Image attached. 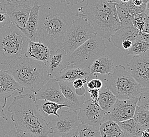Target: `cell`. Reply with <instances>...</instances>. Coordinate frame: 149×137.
Here are the masks:
<instances>
[{"instance_id": "obj_16", "label": "cell", "mask_w": 149, "mask_h": 137, "mask_svg": "<svg viewBox=\"0 0 149 137\" xmlns=\"http://www.w3.org/2000/svg\"><path fill=\"white\" fill-rule=\"evenodd\" d=\"M50 78H54L69 66L67 52L63 49L50 50L49 59L45 63Z\"/></svg>"}, {"instance_id": "obj_40", "label": "cell", "mask_w": 149, "mask_h": 137, "mask_svg": "<svg viewBox=\"0 0 149 137\" xmlns=\"http://www.w3.org/2000/svg\"><path fill=\"white\" fill-rule=\"evenodd\" d=\"M142 137H149V128L144 130L142 134Z\"/></svg>"}, {"instance_id": "obj_20", "label": "cell", "mask_w": 149, "mask_h": 137, "mask_svg": "<svg viewBox=\"0 0 149 137\" xmlns=\"http://www.w3.org/2000/svg\"><path fill=\"white\" fill-rule=\"evenodd\" d=\"M50 50L45 44L30 40L25 56L45 63L49 59Z\"/></svg>"}, {"instance_id": "obj_44", "label": "cell", "mask_w": 149, "mask_h": 137, "mask_svg": "<svg viewBox=\"0 0 149 137\" xmlns=\"http://www.w3.org/2000/svg\"><path fill=\"white\" fill-rule=\"evenodd\" d=\"M145 55H146V56L148 57H149V50L148 51L146 52V53Z\"/></svg>"}, {"instance_id": "obj_12", "label": "cell", "mask_w": 149, "mask_h": 137, "mask_svg": "<svg viewBox=\"0 0 149 137\" xmlns=\"http://www.w3.org/2000/svg\"><path fill=\"white\" fill-rule=\"evenodd\" d=\"M78 113L80 122L100 127L104 121L106 112L92 99L86 100L79 109Z\"/></svg>"}, {"instance_id": "obj_37", "label": "cell", "mask_w": 149, "mask_h": 137, "mask_svg": "<svg viewBox=\"0 0 149 137\" xmlns=\"http://www.w3.org/2000/svg\"><path fill=\"white\" fill-rule=\"evenodd\" d=\"M94 83L95 88V89H97L100 90V89L103 87L104 86V83L103 81L100 79H98L97 77H95L93 79Z\"/></svg>"}, {"instance_id": "obj_38", "label": "cell", "mask_w": 149, "mask_h": 137, "mask_svg": "<svg viewBox=\"0 0 149 137\" xmlns=\"http://www.w3.org/2000/svg\"><path fill=\"white\" fill-rule=\"evenodd\" d=\"M143 32L147 33H149V17H148V16L146 18L145 28H144V29Z\"/></svg>"}, {"instance_id": "obj_1", "label": "cell", "mask_w": 149, "mask_h": 137, "mask_svg": "<svg viewBox=\"0 0 149 137\" xmlns=\"http://www.w3.org/2000/svg\"><path fill=\"white\" fill-rule=\"evenodd\" d=\"M74 20L69 6L62 2H50L40 6L36 41L50 50L63 49L66 32Z\"/></svg>"}, {"instance_id": "obj_42", "label": "cell", "mask_w": 149, "mask_h": 137, "mask_svg": "<svg viewBox=\"0 0 149 137\" xmlns=\"http://www.w3.org/2000/svg\"><path fill=\"white\" fill-rule=\"evenodd\" d=\"M105 1H107L108 2H109V3H116V4L121 2L120 0H105Z\"/></svg>"}, {"instance_id": "obj_2", "label": "cell", "mask_w": 149, "mask_h": 137, "mask_svg": "<svg viewBox=\"0 0 149 137\" xmlns=\"http://www.w3.org/2000/svg\"><path fill=\"white\" fill-rule=\"evenodd\" d=\"M32 92L15 96L8 108L15 129L26 137H48L52 129L41 113L39 105Z\"/></svg>"}, {"instance_id": "obj_6", "label": "cell", "mask_w": 149, "mask_h": 137, "mask_svg": "<svg viewBox=\"0 0 149 137\" xmlns=\"http://www.w3.org/2000/svg\"><path fill=\"white\" fill-rule=\"evenodd\" d=\"M106 86L118 99L139 98L142 87L122 65H118L114 71L105 79Z\"/></svg>"}, {"instance_id": "obj_14", "label": "cell", "mask_w": 149, "mask_h": 137, "mask_svg": "<svg viewBox=\"0 0 149 137\" xmlns=\"http://www.w3.org/2000/svg\"><path fill=\"white\" fill-rule=\"evenodd\" d=\"M139 34V32L133 24L121 26L111 36V40L116 47L126 53L132 48Z\"/></svg>"}, {"instance_id": "obj_33", "label": "cell", "mask_w": 149, "mask_h": 137, "mask_svg": "<svg viewBox=\"0 0 149 137\" xmlns=\"http://www.w3.org/2000/svg\"><path fill=\"white\" fill-rule=\"evenodd\" d=\"M10 22V17L6 10L0 12V29Z\"/></svg>"}, {"instance_id": "obj_30", "label": "cell", "mask_w": 149, "mask_h": 137, "mask_svg": "<svg viewBox=\"0 0 149 137\" xmlns=\"http://www.w3.org/2000/svg\"><path fill=\"white\" fill-rule=\"evenodd\" d=\"M133 118L142 126L144 129L149 128V110L136 106Z\"/></svg>"}, {"instance_id": "obj_25", "label": "cell", "mask_w": 149, "mask_h": 137, "mask_svg": "<svg viewBox=\"0 0 149 137\" xmlns=\"http://www.w3.org/2000/svg\"><path fill=\"white\" fill-rule=\"evenodd\" d=\"M67 137H101V134L100 127L81 123L67 134Z\"/></svg>"}, {"instance_id": "obj_5", "label": "cell", "mask_w": 149, "mask_h": 137, "mask_svg": "<svg viewBox=\"0 0 149 137\" xmlns=\"http://www.w3.org/2000/svg\"><path fill=\"white\" fill-rule=\"evenodd\" d=\"M30 39L11 22L0 29V64L9 65L25 55Z\"/></svg>"}, {"instance_id": "obj_39", "label": "cell", "mask_w": 149, "mask_h": 137, "mask_svg": "<svg viewBox=\"0 0 149 137\" xmlns=\"http://www.w3.org/2000/svg\"><path fill=\"white\" fill-rule=\"evenodd\" d=\"M8 0H0V12L6 10L5 6Z\"/></svg>"}, {"instance_id": "obj_31", "label": "cell", "mask_w": 149, "mask_h": 137, "mask_svg": "<svg viewBox=\"0 0 149 137\" xmlns=\"http://www.w3.org/2000/svg\"><path fill=\"white\" fill-rule=\"evenodd\" d=\"M147 17L148 15L144 12H142L134 16L133 24L139 33L143 31Z\"/></svg>"}, {"instance_id": "obj_17", "label": "cell", "mask_w": 149, "mask_h": 137, "mask_svg": "<svg viewBox=\"0 0 149 137\" xmlns=\"http://www.w3.org/2000/svg\"><path fill=\"white\" fill-rule=\"evenodd\" d=\"M97 77V74H91L89 68H83L78 66L70 64L63 71L60 72L55 78L58 81H63L67 82H72L77 79L87 78L89 80L93 77Z\"/></svg>"}, {"instance_id": "obj_7", "label": "cell", "mask_w": 149, "mask_h": 137, "mask_svg": "<svg viewBox=\"0 0 149 137\" xmlns=\"http://www.w3.org/2000/svg\"><path fill=\"white\" fill-rule=\"evenodd\" d=\"M98 35L86 41L74 51L68 54L70 63L83 68H89L95 60L105 55L106 46Z\"/></svg>"}, {"instance_id": "obj_11", "label": "cell", "mask_w": 149, "mask_h": 137, "mask_svg": "<svg viewBox=\"0 0 149 137\" xmlns=\"http://www.w3.org/2000/svg\"><path fill=\"white\" fill-rule=\"evenodd\" d=\"M31 8L27 0H8L5 6L11 22L19 29L25 28Z\"/></svg>"}, {"instance_id": "obj_19", "label": "cell", "mask_w": 149, "mask_h": 137, "mask_svg": "<svg viewBox=\"0 0 149 137\" xmlns=\"http://www.w3.org/2000/svg\"><path fill=\"white\" fill-rule=\"evenodd\" d=\"M61 91L65 97L69 106L68 109L77 111L85 101L86 97L84 95H79L76 92L72 82H67L58 81Z\"/></svg>"}, {"instance_id": "obj_9", "label": "cell", "mask_w": 149, "mask_h": 137, "mask_svg": "<svg viewBox=\"0 0 149 137\" xmlns=\"http://www.w3.org/2000/svg\"><path fill=\"white\" fill-rule=\"evenodd\" d=\"M81 123L77 112L63 110L59 116L50 121L48 125L52 131V134H55V136L66 137Z\"/></svg>"}, {"instance_id": "obj_43", "label": "cell", "mask_w": 149, "mask_h": 137, "mask_svg": "<svg viewBox=\"0 0 149 137\" xmlns=\"http://www.w3.org/2000/svg\"><path fill=\"white\" fill-rule=\"evenodd\" d=\"M120 2H124V3H126V2H129L130 1V0H120Z\"/></svg>"}, {"instance_id": "obj_23", "label": "cell", "mask_w": 149, "mask_h": 137, "mask_svg": "<svg viewBox=\"0 0 149 137\" xmlns=\"http://www.w3.org/2000/svg\"><path fill=\"white\" fill-rule=\"evenodd\" d=\"M149 50V33L146 32L139 33L135 40L132 48L126 52L129 55H145Z\"/></svg>"}, {"instance_id": "obj_13", "label": "cell", "mask_w": 149, "mask_h": 137, "mask_svg": "<svg viewBox=\"0 0 149 137\" xmlns=\"http://www.w3.org/2000/svg\"><path fill=\"white\" fill-rule=\"evenodd\" d=\"M127 68L142 88H149V57L146 55H134Z\"/></svg>"}, {"instance_id": "obj_28", "label": "cell", "mask_w": 149, "mask_h": 137, "mask_svg": "<svg viewBox=\"0 0 149 137\" xmlns=\"http://www.w3.org/2000/svg\"><path fill=\"white\" fill-rule=\"evenodd\" d=\"M68 105L64 104L58 103L50 101H45L41 107H39V109L41 114L44 116V117H48L50 115H54L58 117L59 116V114L58 113V110L63 108H68Z\"/></svg>"}, {"instance_id": "obj_15", "label": "cell", "mask_w": 149, "mask_h": 137, "mask_svg": "<svg viewBox=\"0 0 149 137\" xmlns=\"http://www.w3.org/2000/svg\"><path fill=\"white\" fill-rule=\"evenodd\" d=\"M33 93L37 101H50L68 105L67 101L61 91L59 82L55 77L50 78L38 91Z\"/></svg>"}, {"instance_id": "obj_21", "label": "cell", "mask_w": 149, "mask_h": 137, "mask_svg": "<svg viewBox=\"0 0 149 137\" xmlns=\"http://www.w3.org/2000/svg\"><path fill=\"white\" fill-rule=\"evenodd\" d=\"M40 6L37 1H36L33 6L32 7L29 18L26 23L24 28L20 29L24 34L32 41H36L37 31L38 25L39 10Z\"/></svg>"}, {"instance_id": "obj_4", "label": "cell", "mask_w": 149, "mask_h": 137, "mask_svg": "<svg viewBox=\"0 0 149 137\" xmlns=\"http://www.w3.org/2000/svg\"><path fill=\"white\" fill-rule=\"evenodd\" d=\"M9 66L8 71L30 92L38 91L50 79L45 62L25 55L13 61Z\"/></svg>"}, {"instance_id": "obj_29", "label": "cell", "mask_w": 149, "mask_h": 137, "mask_svg": "<svg viewBox=\"0 0 149 137\" xmlns=\"http://www.w3.org/2000/svg\"><path fill=\"white\" fill-rule=\"evenodd\" d=\"M118 17L120 21L121 26L133 24V17L131 15L127 2H120L116 4Z\"/></svg>"}, {"instance_id": "obj_27", "label": "cell", "mask_w": 149, "mask_h": 137, "mask_svg": "<svg viewBox=\"0 0 149 137\" xmlns=\"http://www.w3.org/2000/svg\"><path fill=\"white\" fill-rule=\"evenodd\" d=\"M117 98L106 86L104 84L100 90L99 98L98 100V104L100 108L106 112L109 111L116 102Z\"/></svg>"}, {"instance_id": "obj_32", "label": "cell", "mask_w": 149, "mask_h": 137, "mask_svg": "<svg viewBox=\"0 0 149 137\" xmlns=\"http://www.w3.org/2000/svg\"><path fill=\"white\" fill-rule=\"evenodd\" d=\"M137 106L149 110V88H142Z\"/></svg>"}, {"instance_id": "obj_8", "label": "cell", "mask_w": 149, "mask_h": 137, "mask_svg": "<svg viewBox=\"0 0 149 137\" xmlns=\"http://www.w3.org/2000/svg\"><path fill=\"white\" fill-rule=\"evenodd\" d=\"M96 33L87 20L83 17L74 19L66 32L63 49L68 54L74 51L86 41L94 37Z\"/></svg>"}, {"instance_id": "obj_34", "label": "cell", "mask_w": 149, "mask_h": 137, "mask_svg": "<svg viewBox=\"0 0 149 137\" xmlns=\"http://www.w3.org/2000/svg\"><path fill=\"white\" fill-rule=\"evenodd\" d=\"M87 91L89 93L91 99L95 102L98 103L100 90L97 89H88Z\"/></svg>"}, {"instance_id": "obj_10", "label": "cell", "mask_w": 149, "mask_h": 137, "mask_svg": "<svg viewBox=\"0 0 149 137\" xmlns=\"http://www.w3.org/2000/svg\"><path fill=\"white\" fill-rule=\"evenodd\" d=\"M138 99L139 98L129 99H117L109 111L106 112L104 121L112 120L118 122L133 118L138 104Z\"/></svg>"}, {"instance_id": "obj_41", "label": "cell", "mask_w": 149, "mask_h": 137, "mask_svg": "<svg viewBox=\"0 0 149 137\" xmlns=\"http://www.w3.org/2000/svg\"><path fill=\"white\" fill-rule=\"evenodd\" d=\"M148 17H149V1L146 4V8L144 12Z\"/></svg>"}, {"instance_id": "obj_36", "label": "cell", "mask_w": 149, "mask_h": 137, "mask_svg": "<svg viewBox=\"0 0 149 137\" xmlns=\"http://www.w3.org/2000/svg\"><path fill=\"white\" fill-rule=\"evenodd\" d=\"M60 2L65 3L68 6H72L74 5L77 4L78 3H81L84 2L85 0H59Z\"/></svg>"}, {"instance_id": "obj_22", "label": "cell", "mask_w": 149, "mask_h": 137, "mask_svg": "<svg viewBox=\"0 0 149 137\" xmlns=\"http://www.w3.org/2000/svg\"><path fill=\"white\" fill-rule=\"evenodd\" d=\"M114 68L113 60L105 55L95 60L89 67L90 72L93 75L96 73L104 75L111 74L114 71Z\"/></svg>"}, {"instance_id": "obj_26", "label": "cell", "mask_w": 149, "mask_h": 137, "mask_svg": "<svg viewBox=\"0 0 149 137\" xmlns=\"http://www.w3.org/2000/svg\"><path fill=\"white\" fill-rule=\"evenodd\" d=\"M102 137H124V134L118 122L112 120H106L100 127Z\"/></svg>"}, {"instance_id": "obj_24", "label": "cell", "mask_w": 149, "mask_h": 137, "mask_svg": "<svg viewBox=\"0 0 149 137\" xmlns=\"http://www.w3.org/2000/svg\"><path fill=\"white\" fill-rule=\"evenodd\" d=\"M123 131L124 137H141L143 128L133 119L118 122Z\"/></svg>"}, {"instance_id": "obj_3", "label": "cell", "mask_w": 149, "mask_h": 137, "mask_svg": "<svg viewBox=\"0 0 149 137\" xmlns=\"http://www.w3.org/2000/svg\"><path fill=\"white\" fill-rule=\"evenodd\" d=\"M86 2L85 6L78 9L80 13H76V16L87 20L96 34L111 42V36L121 26L117 4L105 0H86Z\"/></svg>"}, {"instance_id": "obj_18", "label": "cell", "mask_w": 149, "mask_h": 137, "mask_svg": "<svg viewBox=\"0 0 149 137\" xmlns=\"http://www.w3.org/2000/svg\"><path fill=\"white\" fill-rule=\"evenodd\" d=\"M24 90L8 70H0V97L9 98L15 91L22 94Z\"/></svg>"}, {"instance_id": "obj_35", "label": "cell", "mask_w": 149, "mask_h": 137, "mask_svg": "<svg viewBox=\"0 0 149 137\" xmlns=\"http://www.w3.org/2000/svg\"><path fill=\"white\" fill-rule=\"evenodd\" d=\"M2 98H4L0 97V118H3L4 120H8V118L6 117V114H4V113L3 109L4 108V107L6 105L8 99H6V100H4V102L2 103V101H1V99H2Z\"/></svg>"}]
</instances>
